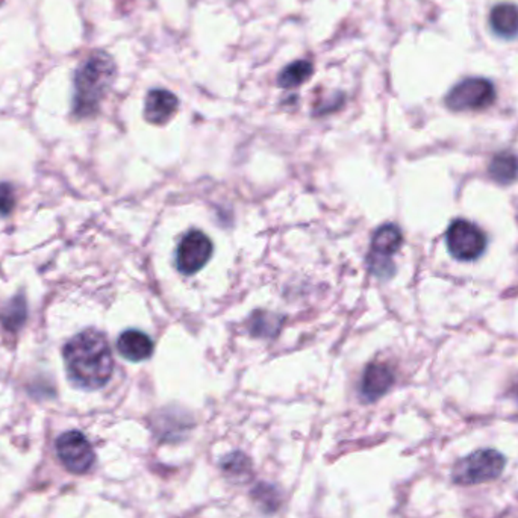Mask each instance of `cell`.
Segmentation results:
<instances>
[{
    "instance_id": "18",
    "label": "cell",
    "mask_w": 518,
    "mask_h": 518,
    "mask_svg": "<svg viewBox=\"0 0 518 518\" xmlns=\"http://www.w3.org/2000/svg\"><path fill=\"white\" fill-rule=\"evenodd\" d=\"M15 205L14 188L11 184H0V216L13 213Z\"/></svg>"
},
{
    "instance_id": "12",
    "label": "cell",
    "mask_w": 518,
    "mask_h": 518,
    "mask_svg": "<svg viewBox=\"0 0 518 518\" xmlns=\"http://www.w3.org/2000/svg\"><path fill=\"white\" fill-rule=\"evenodd\" d=\"M490 26L500 38H515L518 35V6L511 2H502L491 10Z\"/></svg>"
},
{
    "instance_id": "3",
    "label": "cell",
    "mask_w": 518,
    "mask_h": 518,
    "mask_svg": "<svg viewBox=\"0 0 518 518\" xmlns=\"http://www.w3.org/2000/svg\"><path fill=\"white\" fill-rule=\"evenodd\" d=\"M506 467V458L499 450H476L455 463L452 481L456 485L470 486L495 481Z\"/></svg>"
},
{
    "instance_id": "9",
    "label": "cell",
    "mask_w": 518,
    "mask_h": 518,
    "mask_svg": "<svg viewBox=\"0 0 518 518\" xmlns=\"http://www.w3.org/2000/svg\"><path fill=\"white\" fill-rule=\"evenodd\" d=\"M177 107L179 101L168 90H150L144 103V117L152 125H166L177 114Z\"/></svg>"
},
{
    "instance_id": "11",
    "label": "cell",
    "mask_w": 518,
    "mask_h": 518,
    "mask_svg": "<svg viewBox=\"0 0 518 518\" xmlns=\"http://www.w3.org/2000/svg\"><path fill=\"white\" fill-rule=\"evenodd\" d=\"M153 349L152 338L137 329L125 331L117 340V350L128 361H146L152 357Z\"/></svg>"
},
{
    "instance_id": "10",
    "label": "cell",
    "mask_w": 518,
    "mask_h": 518,
    "mask_svg": "<svg viewBox=\"0 0 518 518\" xmlns=\"http://www.w3.org/2000/svg\"><path fill=\"white\" fill-rule=\"evenodd\" d=\"M394 384V373L384 362H371L367 366L361 382V396L373 403L388 393Z\"/></svg>"
},
{
    "instance_id": "17",
    "label": "cell",
    "mask_w": 518,
    "mask_h": 518,
    "mask_svg": "<svg viewBox=\"0 0 518 518\" xmlns=\"http://www.w3.org/2000/svg\"><path fill=\"white\" fill-rule=\"evenodd\" d=\"M222 470L226 475H231V476H245L252 470V464H250V459L245 454L232 452V454L226 455L223 458Z\"/></svg>"
},
{
    "instance_id": "7",
    "label": "cell",
    "mask_w": 518,
    "mask_h": 518,
    "mask_svg": "<svg viewBox=\"0 0 518 518\" xmlns=\"http://www.w3.org/2000/svg\"><path fill=\"white\" fill-rule=\"evenodd\" d=\"M56 454L70 473L83 475L96 461L93 446L79 430H69L56 440Z\"/></svg>"
},
{
    "instance_id": "5",
    "label": "cell",
    "mask_w": 518,
    "mask_h": 518,
    "mask_svg": "<svg viewBox=\"0 0 518 518\" xmlns=\"http://www.w3.org/2000/svg\"><path fill=\"white\" fill-rule=\"evenodd\" d=\"M450 254L458 261H476L486 249V236L481 227L467 220H455L446 232Z\"/></svg>"
},
{
    "instance_id": "4",
    "label": "cell",
    "mask_w": 518,
    "mask_h": 518,
    "mask_svg": "<svg viewBox=\"0 0 518 518\" xmlns=\"http://www.w3.org/2000/svg\"><path fill=\"white\" fill-rule=\"evenodd\" d=\"M495 101V89L485 78H467L456 83L446 96L450 111H482Z\"/></svg>"
},
{
    "instance_id": "2",
    "label": "cell",
    "mask_w": 518,
    "mask_h": 518,
    "mask_svg": "<svg viewBox=\"0 0 518 518\" xmlns=\"http://www.w3.org/2000/svg\"><path fill=\"white\" fill-rule=\"evenodd\" d=\"M116 76V62L107 52H93L83 60L74 72L73 116L78 119L96 116Z\"/></svg>"
},
{
    "instance_id": "13",
    "label": "cell",
    "mask_w": 518,
    "mask_h": 518,
    "mask_svg": "<svg viewBox=\"0 0 518 518\" xmlns=\"http://www.w3.org/2000/svg\"><path fill=\"white\" fill-rule=\"evenodd\" d=\"M490 177L500 186H509L518 179V157L511 152H500L491 159Z\"/></svg>"
},
{
    "instance_id": "1",
    "label": "cell",
    "mask_w": 518,
    "mask_h": 518,
    "mask_svg": "<svg viewBox=\"0 0 518 518\" xmlns=\"http://www.w3.org/2000/svg\"><path fill=\"white\" fill-rule=\"evenodd\" d=\"M65 370L78 388L101 389L111 379L114 358L108 340L96 329L74 335L62 349Z\"/></svg>"
},
{
    "instance_id": "14",
    "label": "cell",
    "mask_w": 518,
    "mask_h": 518,
    "mask_svg": "<svg viewBox=\"0 0 518 518\" xmlns=\"http://www.w3.org/2000/svg\"><path fill=\"white\" fill-rule=\"evenodd\" d=\"M314 74V65L308 60L294 61L279 73L278 85L281 89L293 90L310 81Z\"/></svg>"
},
{
    "instance_id": "19",
    "label": "cell",
    "mask_w": 518,
    "mask_h": 518,
    "mask_svg": "<svg viewBox=\"0 0 518 518\" xmlns=\"http://www.w3.org/2000/svg\"><path fill=\"white\" fill-rule=\"evenodd\" d=\"M513 391H515V396L518 398V382L517 385H515V389H513Z\"/></svg>"
},
{
    "instance_id": "15",
    "label": "cell",
    "mask_w": 518,
    "mask_h": 518,
    "mask_svg": "<svg viewBox=\"0 0 518 518\" xmlns=\"http://www.w3.org/2000/svg\"><path fill=\"white\" fill-rule=\"evenodd\" d=\"M28 317V308H26V299L22 294L11 299L4 310L0 312V323L10 331V332H19Z\"/></svg>"
},
{
    "instance_id": "16",
    "label": "cell",
    "mask_w": 518,
    "mask_h": 518,
    "mask_svg": "<svg viewBox=\"0 0 518 518\" xmlns=\"http://www.w3.org/2000/svg\"><path fill=\"white\" fill-rule=\"evenodd\" d=\"M252 497H254L259 508L267 513L278 511L281 502H283V497H281L278 488L270 485L267 482H259L258 485L252 490Z\"/></svg>"
},
{
    "instance_id": "6",
    "label": "cell",
    "mask_w": 518,
    "mask_h": 518,
    "mask_svg": "<svg viewBox=\"0 0 518 518\" xmlns=\"http://www.w3.org/2000/svg\"><path fill=\"white\" fill-rule=\"evenodd\" d=\"M402 231L396 225H384L376 231L371 240L370 254H369V267L378 278L388 279L393 276L394 264L391 256L398 254L402 247Z\"/></svg>"
},
{
    "instance_id": "8",
    "label": "cell",
    "mask_w": 518,
    "mask_h": 518,
    "mask_svg": "<svg viewBox=\"0 0 518 518\" xmlns=\"http://www.w3.org/2000/svg\"><path fill=\"white\" fill-rule=\"evenodd\" d=\"M213 243L204 232L190 231L177 250V267L182 274H195L208 264L213 256Z\"/></svg>"
}]
</instances>
